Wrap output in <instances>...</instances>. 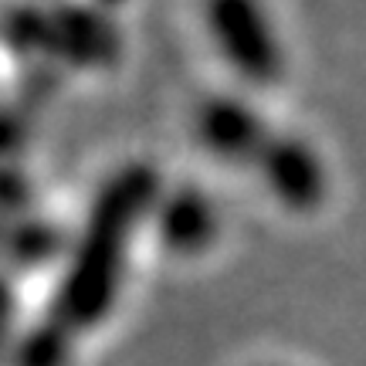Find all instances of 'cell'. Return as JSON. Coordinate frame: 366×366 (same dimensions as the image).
Wrapping results in <instances>:
<instances>
[{
    "label": "cell",
    "mask_w": 366,
    "mask_h": 366,
    "mask_svg": "<svg viewBox=\"0 0 366 366\" xmlns=\"http://www.w3.org/2000/svg\"><path fill=\"white\" fill-rule=\"evenodd\" d=\"M102 4H122V0H102Z\"/></svg>",
    "instance_id": "7"
},
{
    "label": "cell",
    "mask_w": 366,
    "mask_h": 366,
    "mask_svg": "<svg viewBox=\"0 0 366 366\" xmlns=\"http://www.w3.org/2000/svg\"><path fill=\"white\" fill-rule=\"evenodd\" d=\"M248 173L272 204L299 217H309L326 207L332 190V173L322 149L302 132L282 129V126H274Z\"/></svg>",
    "instance_id": "3"
},
{
    "label": "cell",
    "mask_w": 366,
    "mask_h": 366,
    "mask_svg": "<svg viewBox=\"0 0 366 366\" xmlns=\"http://www.w3.org/2000/svg\"><path fill=\"white\" fill-rule=\"evenodd\" d=\"M159 177L146 163H132L105 180L89 224L68 258L48 315L17 346V366H71L79 336H89L116 312L129 248L139 227H149V210L159 194Z\"/></svg>",
    "instance_id": "1"
},
{
    "label": "cell",
    "mask_w": 366,
    "mask_h": 366,
    "mask_svg": "<svg viewBox=\"0 0 366 366\" xmlns=\"http://www.w3.org/2000/svg\"><path fill=\"white\" fill-rule=\"evenodd\" d=\"M149 227L157 241L177 258H200L221 237V207L200 187H159Z\"/></svg>",
    "instance_id": "5"
},
{
    "label": "cell",
    "mask_w": 366,
    "mask_h": 366,
    "mask_svg": "<svg viewBox=\"0 0 366 366\" xmlns=\"http://www.w3.org/2000/svg\"><path fill=\"white\" fill-rule=\"evenodd\" d=\"M274 126L278 122L264 116L258 99L248 92H210L194 105L190 119V132L204 153L234 170H251Z\"/></svg>",
    "instance_id": "4"
},
{
    "label": "cell",
    "mask_w": 366,
    "mask_h": 366,
    "mask_svg": "<svg viewBox=\"0 0 366 366\" xmlns=\"http://www.w3.org/2000/svg\"><path fill=\"white\" fill-rule=\"evenodd\" d=\"M7 326H11V302L4 299V292H0V342L7 336Z\"/></svg>",
    "instance_id": "6"
},
{
    "label": "cell",
    "mask_w": 366,
    "mask_h": 366,
    "mask_svg": "<svg viewBox=\"0 0 366 366\" xmlns=\"http://www.w3.org/2000/svg\"><path fill=\"white\" fill-rule=\"evenodd\" d=\"M262 366H282V363H262Z\"/></svg>",
    "instance_id": "8"
},
{
    "label": "cell",
    "mask_w": 366,
    "mask_h": 366,
    "mask_svg": "<svg viewBox=\"0 0 366 366\" xmlns=\"http://www.w3.org/2000/svg\"><path fill=\"white\" fill-rule=\"evenodd\" d=\"M200 24L210 51L248 95L288 81L292 58L268 0H200Z\"/></svg>",
    "instance_id": "2"
}]
</instances>
